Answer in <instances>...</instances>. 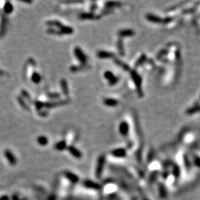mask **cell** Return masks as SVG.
I'll use <instances>...</instances> for the list:
<instances>
[{"label": "cell", "mask_w": 200, "mask_h": 200, "mask_svg": "<svg viewBox=\"0 0 200 200\" xmlns=\"http://www.w3.org/2000/svg\"><path fill=\"white\" fill-rule=\"evenodd\" d=\"M159 188V193H160V196L162 199H166L167 196V189H166L165 186L164 184L160 183L158 185Z\"/></svg>", "instance_id": "4fadbf2b"}, {"label": "cell", "mask_w": 200, "mask_h": 200, "mask_svg": "<svg viewBox=\"0 0 200 200\" xmlns=\"http://www.w3.org/2000/svg\"><path fill=\"white\" fill-rule=\"evenodd\" d=\"M131 77L133 79V82L135 83L136 88H137V91L139 93V96H142V78L135 71V70H132L131 72Z\"/></svg>", "instance_id": "7a4b0ae2"}, {"label": "cell", "mask_w": 200, "mask_h": 200, "mask_svg": "<svg viewBox=\"0 0 200 200\" xmlns=\"http://www.w3.org/2000/svg\"><path fill=\"white\" fill-rule=\"evenodd\" d=\"M146 60H147V56H146V55L142 54V56L139 57V60H137V62H136V66H139L140 65L143 64V63L146 61Z\"/></svg>", "instance_id": "cb8c5ba5"}, {"label": "cell", "mask_w": 200, "mask_h": 200, "mask_svg": "<svg viewBox=\"0 0 200 200\" xmlns=\"http://www.w3.org/2000/svg\"><path fill=\"white\" fill-rule=\"evenodd\" d=\"M146 19L149 22H154V23H161L162 22H163L162 19L158 16H156L154 14L152 13H148L146 15Z\"/></svg>", "instance_id": "30bf717a"}, {"label": "cell", "mask_w": 200, "mask_h": 200, "mask_svg": "<svg viewBox=\"0 0 200 200\" xmlns=\"http://www.w3.org/2000/svg\"><path fill=\"white\" fill-rule=\"evenodd\" d=\"M193 160H194V163L196 167H200V157L196 155H194L193 156Z\"/></svg>", "instance_id": "484cf974"}, {"label": "cell", "mask_w": 200, "mask_h": 200, "mask_svg": "<svg viewBox=\"0 0 200 200\" xmlns=\"http://www.w3.org/2000/svg\"><path fill=\"white\" fill-rule=\"evenodd\" d=\"M158 176H159L158 170H154V171H153V172L151 173V174L150 175V177H149V182H150V183H153L156 180Z\"/></svg>", "instance_id": "7402d4cb"}, {"label": "cell", "mask_w": 200, "mask_h": 200, "mask_svg": "<svg viewBox=\"0 0 200 200\" xmlns=\"http://www.w3.org/2000/svg\"><path fill=\"white\" fill-rule=\"evenodd\" d=\"M105 163V156L104 155L100 156L97 160L96 167V177L98 179H99L102 176V172H103L104 166Z\"/></svg>", "instance_id": "6da1fadb"}, {"label": "cell", "mask_w": 200, "mask_h": 200, "mask_svg": "<svg viewBox=\"0 0 200 200\" xmlns=\"http://www.w3.org/2000/svg\"><path fill=\"white\" fill-rule=\"evenodd\" d=\"M135 32L131 29H124L118 32V35L121 37H128V36H133Z\"/></svg>", "instance_id": "8fae6325"}, {"label": "cell", "mask_w": 200, "mask_h": 200, "mask_svg": "<svg viewBox=\"0 0 200 200\" xmlns=\"http://www.w3.org/2000/svg\"><path fill=\"white\" fill-rule=\"evenodd\" d=\"M97 56H98L99 58L101 59H107V58H111L114 56L112 53L108 51H105V50H101V51H99L97 53Z\"/></svg>", "instance_id": "5bb4252c"}, {"label": "cell", "mask_w": 200, "mask_h": 200, "mask_svg": "<svg viewBox=\"0 0 200 200\" xmlns=\"http://www.w3.org/2000/svg\"><path fill=\"white\" fill-rule=\"evenodd\" d=\"M143 200H149V199H148L147 198H144V199H143Z\"/></svg>", "instance_id": "4dcf8cb0"}, {"label": "cell", "mask_w": 200, "mask_h": 200, "mask_svg": "<svg viewBox=\"0 0 200 200\" xmlns=\"http://www.w3.org/2000/svg\"><path fill=\"white\" fill-rule=\"evenodd\" d=\"M74 54H75L76 57L79 60L80 62L82 64H86L87 62V56L86 55L83 53L82 50L79 48H76L74 50Z\"/></svg>", "instance_id": "277c9868"}, {"label": "cell", "mask_w": 200, "mask_h": 200, "mask_svg": "<svg viewBox=\"0 0 200 200\" xmlns=\"http://www.w3.org/2000/svg\"><path fill=\"white\" fill-rule=\"evenodd\" d=\"M173 174L175 177V178L178 179L180 176V168L178 165H174L173 166Z\"/></svg>", "instance_id": "603a6c76"}, {"label": "cell", "mask_w": 200, "mask_h": 200, "mask_svg": "<svg viewBox=\"0 0 200 200\" xmlns=\"http://www.w3.org/2000/svg\"><path fill=\"white\" fill-rule=\"evenodd\" d=\"M119 131L123 136H127L129 133V125L126 121H122L119 125Z\"/></svg>", "instance_id": "8992f818"}, {"label": "cell", "mask_w": 200, "mask_h": 200, "mask_svg": "<svg viewBox=\"0 0 200 200\" xmlns=\"http://www.w3.org/2000/svg\"><path fill=\"white\" fill-rule=\"evenodd\" d=\"M67 149L68 150V151L70 152V154L72 155L73 156H74L75 158L77 159L82 158V152L80 151L79 150H78L76 147H74V146L73 145H70L68 146V147H67Z\"/></svg>", "instance_id": "ba28073f"}, {"label": "cell", "mask_w": 200, "mask_h": 200, "mask_svg": "<svg viewBox=\"0 0 200 200\" xmlns=\"http://www.w3.org/2000/svg\"><path fill=\"white\" fill-rule=\"evenodd\" d=\"M37 142L38 144L40 145L45 146L48 143V139L45 136H39L37 138Z\"/></svg>", "instance_id": "d6986e66"}, {"label": "cell", "mask_w": 200, "mask_h": 200, "mask_svg": "<svg viewBox=\"0 0 200 200\" xmlns=\"http://www.w3.org/2000/svg\"><path fill=\"white\" fill-rule=\"evenodd\" d=\"M117 62V64L119 65V66H121V67H122L124 69H125V70H129V67H128L127 65H125V63L122 62L118 61V62Z\"/></svg>", "instance_id": "4316f807"}, {"label": "cell", "mask_w": 200, "mask_h": 200, "mask_svg": "<svg viewBox=\"0 0 200 200\" xmlns=\"http://www.w3.org/2000/svg\"><path fill=\"white\" fill-rule=\"evenodd\" d=\"M103 102L105 105L109 107L116 106L117 105H119V101L116 99L113 98H105L103 100Z\"/></svg>", "instance_id": "7c38bea8"}, {"label": "cell", "mask_w": 200, "mask_h": 200, "mask_svg": "<svg viewBox=\"0 0 200 200\" xmlns=\"http://www.w3.org/2000/svg\"><path fill=\"white\" fill-rule=\"evenodd\" d=\"M30 79H31L32 82H33L34 84H39L41 82V80H42L41 75L38 72L33 73V74H32V77H30Z\"/></svg>", "instance_id": "ffe728a7"}, {"label": "cell", "mask_w": 200, "mask_h": 200, "mask_svg": "<svg viewBox=\"0 0 200 200\" xmlns=\"http://www.w3.org/2000/svg\"><path fill=\"white\" fill-rule=\"evenodd\" d=\"M60 32L63 34H71V33H74V29L69 26L62 25L60 28Z\"/></svg>", "instance_id": "9a60e30c"}, {"label": "cell", "mask_w": 200, "mask_h": 200, "mask_svg": "<svg viewBox=\"0 0 200 200\" xmlns=\"http://www.w3.org/2000/svg\"><path fill=\"white\" fill-rule=\"evenodd\" d=\"M184 165H185V167H186L188 170H189V169L191 167V162H190L189 159H188V157L186 156V155L184 156Z\"/></svg>", "instance_id": "d4e9b609"}, {"label": "cell", "mask_w": 200, "mask_h": 200, "mask_svg": "<svg viewBox=\"0 0 200 200\" xmlns=\"http://www.w3.org/2000/svg\"><path fill=\"white\" fill-rule=\"evenodd\" d=\"M64 175L69 181L71 182L74 184H77L79 181V178L78 176L76 175L75 174H73L70 171H65Z\"/></svg>", "instance_id": "52a82bcc"}, {"label": "cell", "mask_w": 200, "mask_h": 200, "mask_svg": "<svg viewBox=\"0 0 200 200\" xmlns=\"http://www.w3.org/2000/svg\"><path fill=\"white\" fill-rule=\"evenodd\" d=\"M83 185L87 188L96 190V191H99V190H101V188H102V187H101V185H100L99 184L88 179L84 180V181L83 182Z\"/></svg>", "instance_id": "5b68a950"}, {"label": "cell", "mask_w": 200, "mask_h": 200, "mask_svg": "<svg viewBox=\"0 0 200 200\" xmlns=\"http://www.w3.org/2000/svg\"><path fill=\"white\" fill-rule=\"evenodd\" d=\"M172 20V19L170 17H168V18H167V19H164L163 20V22H165V23H167V22H170V21Z\"/></svg>", "instance_id": "f546056e"}, {"label": "cell", "mask_w": 200, "mask_h": 200, "mask_svg": "<svg viewBox=\"0 0 200 200\" xmlns=\"http://www.w3.org/2000/svg\"><path fill=\"white\" fill-rule=\"evenodd\" d=\"M104 77H105V79L108 80L110 85H114L119 81V78L115 77V75L110 70H107V71L104 73Z\"/></svg>", "instance_id": "3957f363"}, {"label": "cell", "mask_w": 200, "mask_h": 200, "mask_svg": "<svg viewBox=\"0 0 200 200\" xmlns=\"http://www.w3.org/2000/svg\"><path fill=\"white\" fill-rule=\"evenodd\" d=\"M112 156L117 157V158H123L125 157L127 155V151L124 148H117L111 151Z\"/></svg>", "instance_id": "9c48e42d"}, {"label": "cell", "mask_w": 200, "mask_h": 200, "mask_svg": "<svg viewBox=\"0 0 200 200\" xmlns=\"http://www.w3.org/2000/svg\"><path fill=\"white\" fill-rule=\"evenodd\" d=\"M80 19L86 20V19H96L97 16H96L93 13H82L80 14Z\"/></svg>", "instance_id": "2e32d148"}, {"label": "cell", "mask_w": 200, "mask_h": 200, "mask_svg": "<svg viewBox=\"0 0 200 200\" xmlns=\"http://www.w3.org/2000/svg\"><path fill=\"white\" fill-rule=\"evenodd\" d=\"M167 53V50H166V49H165V50H162V51H160V53H159L158 57H161V56H165V55H166Z\"/></svg>", "instance_id": "83f0119b"}, {"label": "cell", "mask_w": 200, "mask_h": 200, "mask_svg": "<svg viewBox=\"0 0 200 200\" xmlns=\"http://www.w3.org/2000/svg\"><path fill=\"white\" fill-rule=\"evenodd\" d=\"M162 176L163 179H166L167 178V177H168V176H169L168 171H165L164 173H162Z\"/></svg>", "instance_id": "f1b7e54d"}, {"label": "cell", "mask_w": 200, "mask_h": 200, "mask_svg": "<svg viewBox=\"0 0 200 200\" xmlns=\"http://www.w3.org/2000/svg\"><path fill=\"white\" fill-rule=\"evenodd\" d=\"M55 148L58 150H64L65 149H67V144H66L65 141H60L59 142H57L56 145H55Z\"/></svg>", "instance_id": "e0dca14e"}, {"label": "cell", "mask_w": 200, "mask_h": 200, "mask_svg": "<svg viewBox=\"0 0 200 200\" xmlns=\"http://www.w3.org/2000/svg\"><path fill=\"white\" fill-rule=\"evenodd\" d=\"M199 111H200V105H196V106H194L187 110L186 113L188 115H191V114H194Z\"/></svg>", "instance_id": "44dd1931"}, {"label": "cell", "mask_w": 200, "mask_h": 200, "mask_svg": "<svg viewBox=\"0 0 200 200\" xmlns=\"http://www.w3.org/2000/svg\"><path fill=\"white\" fill-rule=\"evenodd\" d=\"M5 156H6V158L8 159V160L11 165H15L16 163V160L15 158V156L8 150L5 151Z\"/></svg>", "instance_id": "ac0fdd59"}]
</instances>
